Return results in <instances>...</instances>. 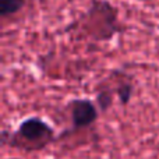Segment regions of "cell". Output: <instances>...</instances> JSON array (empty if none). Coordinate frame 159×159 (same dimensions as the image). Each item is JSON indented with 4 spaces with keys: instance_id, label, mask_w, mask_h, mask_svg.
Segmentation results:
<instances>
[{
    "instance_id": "2",
    "label": "cell",
    "mask_w": 159,
    "mask_h": 159,
    "mask_svg": "<svg viewBox=\"0 0 159 159\" xmlns=\"http://www.w3.org/2000/svg\"><path fill=\"white\" fill-rule=\"evenodd\" d=\"M69 110L74 130H81L92 126L98 119V107L89 99H71L69 102Z\"/></svg>"
},
{
    "instance_id": "1",
    "label": "cell",
    "mask_w": 159,
    "mask_h": 159,
    "mask_svg": "<svg viewBox=\"0 0 159 159\" xmlns=\"http://www.w3.org/2000/svg\"><path fill=\"white\" fill-rule=\"evenodd\" d=\"M55 130L52 129L48 121L38 116H32L18 124L16 133H14V141H21L20 147L31 149H41L45 145L53 141Z\"/></svg>"
},
{
    "instance_id": "3",
    "label": "cell",
    "mask_w": 159,
    "mask_h": 159,
    "mask_svg": "<svg viewBox=\"0 0 159 159\" xmlns=\"http://www.w3.org/2000/svg\"><path fill=\"white\" fill-rule=\"evenodd\" d=\"M25 6V0H0V16L7 18L20 13Z\"/></svg>"
},
{
    "instance_id": "5",
    "label": "cell",
    "mask_w": 159,
    "mask_h": 159,
    "mask_svg": "<svg viewBox=\"0 0 159 159\" xmlns=\"http://www.w3.org/2000/svg\"><path fill=\"white\" fill-rule=\"evenodd\" d=\"M98 103L102 110H106L112 103V95L107 91H101L98 93Z\"/></svg>"
},
{
    "instance_id": "4",
    "label": "cell",
    "mask_w": 159,
    "mask_h": 159,
    "mask_svg": "<svg viewBox=\"0 0 159 159\" xmlns=\"http://www.w3.org/2000/svg\"><path fill=\"white\" fill-rule=\"evenodd\" d=\"M116 93L119 96V101H120L121 105H127L131 99L133 95V85L129 84V82H124V84H120L116 89Z\"/></svg>"
}]
</instances>
